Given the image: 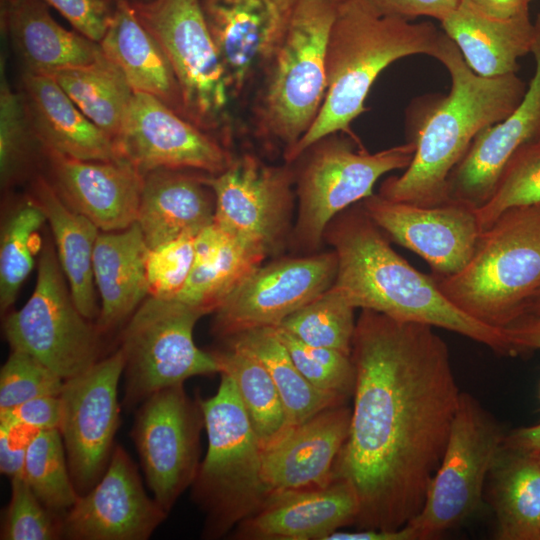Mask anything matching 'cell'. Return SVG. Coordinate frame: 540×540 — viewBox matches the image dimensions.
<instances>
[{"label": "cell", "mask_w": 540, "mask_h": 540, "mask_svg": "<svg viewBox=\"0 0 540 540\" xmlns=\"http://www.w3.org/2000/svg\"><path fill=\"white\" fill-rule=\"evenodd\" d=\"M361 310L349 434L335 477L358 495L360 529L396 530L424 505L461 392L434 327Z\"/></svg>", "instance_id": "cell-1"}, {"label": "cell", "mask_w": 540, "mask_h": 540, "mask_svg": "<svg viewBox=\"0 0 540 540\" xmlns=\"http://www.w3.org/2000/svg\"><path fill=\"white\" fill-rule=\"evenodd\" d=\"M323 239L337 255L334 286L355 308L443 328L499 354L514 355L501 329L460 310L441 292L432 275L418 271L401 257L360 202L336 215Z\"/></svg>", "instance_id": "cell-2"}, {"label": "cell", "mask_w": 540, "mask_h": 540, "mask_svg": "<svg viewBox=\"0 0 540 540\" xmlns=\"http://www.w3.org/2000/svg\"><path fill=\"white\" fill-rule=\"evenodd\" d=\"M434 58L449 72L450 92L431 101L417 122L408 167L382 182L378 193L389 200L420 206L448 201V177L474 138L508 116L527 90L516 73L497 77L475 73L445 33Z\"/></svg>", "instance_id": "cell-3"}, {"label": "cell", "mask_w": 540, "mask_h": 540, "mask_svg": "<svg viewBox=\"0 0 540 540\" xmlns=\"http://www.w3.org/2000/svg\"><path fill=\"white\" fill-rule=\"evenodd\" d=\"M443 36L430 21L383 16L365 0H340L327 43L323 105L311 128L284 154L285 162L293 163L328 135L356 136L351 124L366 111L365 101L381 72L411 55L434 57Z\"/></svg>", "instance_id": "cell-4"}, {"label": "cell", "mask_w": 540, "mask_h": 540, "mask_svg": "<svg viewBox=\"0 0 540 540\" xmlns=\"http://www.w3.org/2000/svg\"><path fill=\"white\" fill-rule=\"evenodd\" d=\"M431 275L467 315L494 328L507 327L540 289V204L506 210L482 231L460 271Z\"/></svg>", "instance_id": "cell-5"}, {"label": "cell", "mask_w": 540, "mask_h": 540, "mask_svg": "<svg viewBox=\"0 0 540 540\" xmlns=\"http://www.w3.org/2000/svg\"><path fill=\"white\" fill-rule=\"evenodd\" d=\"M220 375L216 393L198 399L208 447L191 485L205 513L203 536L210 539L225 535L269 497L262 473L263 445L232 378Z\"/></svg>", "instance_id": "cell-6"}, {"label": "cell", "mask_w": 540, "mask_h": 540, "mask_svg": "<svg viewBox=\"0 0 540 540\" xmlns=\"http://www.w3.org/2000/svg\"><path fill=\"white\" fill-rule=\"evenodd\" d=\"M338 0H299L288 31L265 69L256 101L261 137L289 152L315 122L327 90L326 54Z\"/></svg>", "instance_id": "cell-7"}, {"label": "cell", "mask_w": 540, "mask_h": 540, "mask_svg": "<svg viewBox=\"0 0 540 540\" xmlns=\"http://www.w3.org/2000/svg\"><path fill=\"white\" fill-rule=\"evenodd\" d=\"M414 152L409 141L370 153L357 136L345 133L312 144L295 160L297 210L289 245L304 255L319 252L330 221L371 196L383 175L406 169Z\"/></svg>", "instance_id": "cell-8"}, {"label": "cell", "mask_w": 540, "mask_h": 540, "mask_svg": "<svg viewBox=\"0 0 540 540\" xmlns=\"http://www.w3.org/2000/svg\"><path fill=\"white\" fill-rule=\"evenodd\" d=\"M203 315L175 298L148 295L139 305L125 324L119 348L127 409L191 377L220 373L214 354L197 347L193 339L195 324Z\"/></svg>", "instance_id": "cell-9"}, {"label": "cell", "mask_w": 540, "mask_h": 540, "mask_svg": "<svg viewBox=\"0 0 540 540\" xmlns=\"http://www.w3.org/2000/svg\"><path fill=\"white\" fill-rule=\"evenodd\" d=\"M131 5L172 66L185 118L215 136L228 130L233 98L201 1L152 0Z\"/></svg>", "instance_id": "cell-10"}, {"label": "cell", "mask_w": 540, "mask_h": 540, "mask_svg": "<svg viewBox=\"0 0 540 540\" xmlns=\"http://www.w3.org/2000/svg\"><path fill=\"white\" fill-rule=\"evenodd\" d=\"M91 322L76 306L56 249L48 242L38 255L30 298L5 317L3 332L11 350L32 355L65 381L100 360L102 333Z\"/></svg>", "instance_id": "cell-11"}, {"label": "cell", "mask_w": 540, "mask_h": 540, "mask_svg": "<svg viewBox=\"0 0 540 540\" xmlns=\"http://www.w3.org/2000/svg\"><path fill=\"white\" fill-rule=\"evenodd\" d=\"M505 435L470 394L461 392L448 442L421 511L407 524L416 540L432 539L478 508Z\"/></svg>", "instance_id": "cell-12"}, {"label": "cell", "mask_w": 540, "mask_h": 540, "mask_svg": "<svg viewBox=\"0 0 540 540\" xmlns=\"http://www.w3.org/2000/svg\"><path fill=\"white\" fill-rule=\"evenodd\" d=\"M215 197L214 223L232 236L278 255L289 244L296 201L293 163L271 165L234 156L221 173L205 175Z\"/></svg>", "instance_id": "cell-13"}, {"label": "cell", "mask_w": 540, "mask_h": 540, "mask_svg": "<svg viewBox=\"0 0 540 540\" xmlns=\"http://www.w3.org/2000/svg\"><path fill=\"white\" fill-rule=\"evenodd\" d=\"M202 427L199 400L183 385L157 391L136 412L131 437L147 485L167 513L197 475Z\"/></svg>", "instance_id": "cell-14"}, {"label": "cell", "mask_w": 540, "mask_h": 540, "mask_svg": "<svg viewBox=\"0 0 540 540\" xmlns=\"http://www.w3.org/2000/svg\"><path fill=\"white\" fill-rule=\"evenodd\" d=\"M337 268L333 249L261 264L215 310L213 333L225 340L256 328L278 327L329 289Z\"/></svg>", "instance_id": "cell-15"}, {"label": "cell", "mask_w": 540, "mask_h": 540, "mask_svg": "<svg viewBox=\"0 0 540 540\" xmlns=\"http://www.w3.org/2000/svg\"><path fill=\"white\" fill-rule=\"evenodd\" d=\"M123 368V355L118 349L64 381L59 432L79 496L101 478L115 448L114 438L120 424L118 385Z\"/></svg>", "instance_id": "cell-16"}, {"label": "cell", "mask_w": 540, "mask_h": 540, "mask_svg": "<svg viewBox=\"0 0 540 540\" xmlns=\"http://www.w3.org/2000/svg\"><path fill=\"white\" fill-rule=\"evenodd\" d=\"M114 143L119 158L142 176L157 169L215 175L234 157L217 136L144 93H134Z\"/></svg>", "instance_id": "cell-17"}, {"label": "cell", "mask_w": 540, "mask_h": 540, "mask_svg": "<svg viewBox=\"0 0 540 540\" xmlns=\"http://www.w3.org/2000/svg\"><path fill=\"white\" fill-rule=\"evenodd\" d=\"M360 203L384 233L423 258L438 276L460 271L483 231L477 209L458 200L420 206L373 193Z\"/></svg>", "instance_id": "cell-18"}, {"label": "cell", "mask_w": 540, "mask_h": 540, "mask_svg": "<svg viewBox=\"0 0 540 540\" xmlns=\"http://www.w3.org/2000/svg\"><path fill=\"white\" fill-rule=\"evenodd\" d=\"M167 514L147 495L137 466L117 445L101 478L65 513L64 538L146 540Z\"/></svg>", "instance_id": "cell-19"}, {"label": "cell", "mask_w": 540, "mask_h": 540, "mask_svg": "<svg viewBox=\"0 0 540 540\" xmlns=\"http://www.w3.org/2000/svg\"><path fill=\"white\" fill-rule=\"evenodd\" d=\"M232 98L264 73L299 0H200Z\"/></svg>", "instance_id": "cell-20"}, {"label": "cell", "mask_w": 540, "mask_h": 540, "mask_svg": "<svg viewBox=\"0 0 540 540\" xmlns=\"http://www.w3.org/2000/svg\"><path fill=\"white\" fill-rule=\"evenodd\" d=\"M532 55L535 71L519 105L503 120L483 129L448 177L449 200L476 209L492 196L511 156L524 144L540 138V13L535 21Z\"/></svg>", "instance_id": "cell-21"}, {"label": "cell", "mask_w": 540, "mask_h": 540, "mask_svg": "<svg viewBox=\"0 0 540 540\" xmlns=\"http://www.w3.org/2000/svg\"><path fill=\"white\" fill-rule=\"evenodd\" d=\"M48 176L64 202L102 232L136 222L143 176L125 161H88L42 148Z\"/></svg>", "instance_id": "cell-22"}, {"label": "cell", "mask_w": 540, "mask_h": 540, "mask_svg": "<svg viewBox=\"0 0 540 540\" xmlns=\"http://www.w3.org/2000/svg\"><path fill=\"white\" fill-rule=\"evenodd\" d=\"M351 408H326L288 427L263 450L262 473L269 495L329 484L349 434Z\"/></svg>", "instance_id": "cell-23"}, {"label": "cell", "mask_w": 540, "mask_h": 540, "mask_svg": "<svg viewBox=\"0 0 540 540\" xmlns=\"http://www.w3.org/2000/svg\"><path fill=\"white\" fill-rule=\"evenodd\" d=\"M360 502L354 487L335 477L321 487L269 495L236 527V538L250 540H325L356 523Z\"/></svg>", "instance_id": "cell-24"}, {"label": "cell", "mask_w": 540, "mask_h": 540, "mask_svg": "<svg viewBox=\"0 0 540 540\" xmlns=\"http://www.w3.org/2000/svg\"><path fill=\"white\" fill-rule=\"evenodd\" d=\"M205 173L157 169L143 176L136 223L149 248L184 234H197L214 221L215 197Z\"/></svg>", "instance_id": "cell-25"}, {"label": "cell", "mask_w": 540, "mask_h": 540, "mask_svg": "<svg viewBox=\"0 0 540 540\" xmlns=\"http://www.w3.org/2000/svg\"><path fill=\"white\" fill-rule=\"evenodd\" d=\"M48 6L43 0L1 2V28L23 72L49 75L92 64L104 55L98 42L55 21Z\"/></svg>", "instance_id": "cell-26"}, {"label": "cell", "mask_w": 540, "mask_h": 540, "mask_svg": "<svg viewBox=\"0 0 540 540\" xmlns=\"http://www.w3.org/2000/svg\"><path fill=\"white\" fill-rule=\"evenodd\" d=\"M20 91L43 149L88 161H120L113 139L48 75L22 72Z\"/></svg>", "instance_id": "cell-27"}, {"label": "cell", "mask_w": 540, "mask_h": 540, "mask_svg": "<svg viewBox=\"0 0 540 540\" xmlns=\"http://www.w3.org/2000/svg\"><path fill=\"white\" fill-rule=\"evenodd\" d=\"M440 23L468 66L484 77L516 73L518 60L532 52L535 25L529 13L497 18L482 12L470 0H460Z\"/></svg>", "instance_id": "cell-28"}, {"label": "cell", "mask_w": 540, "mask_h": 540, "mask_svg": "<svg viewBox=\"0 0 540 540\" xmlns=\"http://www.w3.org/2000/svg\"><path fill=\"white\" fill-rule=\"evenodd\" d=\"M148 250L136 222L121 231H100L93 252V274L101 299L96 325L102 334L127 322L148 296Z\"/></svg>", "instance_id": "cell-29"}, {"label": "cell", "mask_w": 540, "mask_h": 540, "mask_svg": "<svg viewBox=\"0 0 540 540\" xmlns=\"http://www.w3.org/2000/svg\"><path fill=\"white\" fill-rule=\"evenodd\" d=\"M99 44L103 54L122 71L134 93L151 95L185 117L172 66L130 2L117 0L113 19Z\"/></svg>", "instance_id": "cell-30"}, {"label": "cell", "mask_w": 540, "mask_h": 540, "mask_svg": "<svg viewBox=\"0 0 540 540\" xmlns=\"http://www.w3.org/2000/svg\"><path fill=\"white\" fill-rule=\"evenodd\" d=\"M267 255L241 241L216 223L200 230L194 241V261L188 279L175 299L214 313Z\"/></svg>", "instance_id": "cell-31"}, {"label": "cell", "mask_w": 540, "mask_h": 540, "mask_svg": "<svg viewBox=\"0 0 540 540\" xmlns=\"http://www.w3.org/2000/svg\"><path fill=\"white\" fill-rule=\"evenodd\" d=\"M30 195L42 208L55 242L56 253L74 302L89 320H97L93 252L100 230L69 207L46 176L35 175Z\"/></svg>", "instance_id": "cell-32"}, {"label": "cell", "mask_w": 540, "mask_h": 540, "mask_svg": "<svg viewBox=\"0 0 540 540\" xmlns=\"http://www.w3.org/2000/svg\"><path fill=\"white\" fill-rule=\"evenodd\" d=\"M498 540H540V462L502 447L492 469Z\"/></svg>", "instance_id": "cell-33"}, {"label": "cell", "mask_w": 540, "mask_h": 540, "mask_svg": "<svg viewBox=\"0 0 540 540\" xmlns=\"http://www.w3.org/2000/svg\"><path fill=\"white\" fill-rule=\"evenodd\" d=\"M259 359L272 377L282 399L288 427L343 401L310 384L292 360L274 327L244 331L224 340Z\"/></svg>", "instance_id": "cell-34"}, {"label": "cell", "mask_w": 540, "mask_h": 540, "mask_svg": "<svg viewBox=\"0 0 540 540\" xmlns=\"http://www.w3.org/2000/svg\"><path fill=\"white\" fill-rule=\"evenodd\" d=\"M76 106L113 141L119 135L134 91L105 55L92 64L49 74Z\"/></svg>", "instance_id": "cell-35"}, {"label": "cell", "mask_w": 540, "mask_h": 540, "mask_svg": "<svg viewBox=\"0 0 540 540\" xmlns=\"http://www.w3.org/2000/svg\"><path fill=\"white\" fill-rule=\"evenodd\" d=\"M212 353L219 364L220 373L232 378L265 448L288 428L285 408L272 377L259 359L235 345L226 343L224 348Z\"/></svg>", "instance_id": "cell-36"}, {"label": "cell", "mask_w": 540, "mask_h": 540, "mask_svg": "<svg viewBox=\"0 0 540 540\" xmlns=\"http://www.w3.org/2000/svg\"><path fill=\"white\" fill-rule=\"evenodd\" d=\"M47 222L35 199L17 201L5 216L0 235V309L8 310L34 267L40 248L39 230Z\"/></svg>", "instance_id": "cell-37"}, {"label": "cell", "mask_w": 540, "mask_h": 540, "mask_svg": "<svg viewBox=\"0 0 540 540\" xmlns=\"http://www.w3.org/2000/svg\"><path fill=\"white\" fill-rule=\"evenodd\" d=\"M356 308L334 284L288 316L277 328L300 341L351 355Z\"/></svg>", "instance_id": "cell-38"}, {"label": "cell", "mask_w": 540, "mask_h": 540, "mask_svg": "<svg viewBox=\"0 0 540 540\" xmlns=\"http://www.w3.org/2000/svg\"><path fill=\"white\" fill-rule=\"evenodd\" d=\"M42 146L33 130L20 89H14L1 66L0 181L3 189L27 179Z\"/></svg>", "instance_id": "cell-39"}, {"label": "cell", "mask_w": 540, "mask_h": 540, "mask_svg": "<svg viewBox=\"0 0 540 540\" xmlns=\"http://www.w3.org/2000/svg\"><path fill=\"white\" fill-rule=\"evenodd\" d=\"M23 478L49 509L65 514L79 495L59 429L36 431L27 444Z\"/></svg>", "instance_id": "cell-40"}, {"label": "cell", "mask_w": 540, "mask_h": 540, "mask_svg": "<svg viewBox=\"0 0 540 540\" xmlns=\"http://www.w3.org/2000/svg\"><path fill=\"white\" fill-rule=\"evenodd\" d=\"M540 204V138L521 146L505 165L490 199L477 208L482 230L506 210Z\"/></svg>", "instance_id": "cell-41"}, {"label": "cell", "mask_w": 540, "mask_h": 540, "mask_svg": "<svg viewBox=\"0 0 540 540\" xmlns=\"http://www.w3.org/2000/svg\"><path fill=\"white\" fill-rule=\"evenodd\" d=\"M276 330L296 367L310 384L343 402L353 395L356 372L351 355L311 346L280 328Z\"/></svg>", "instance_id": "cell-42"}, {"label": "cell", "mask_w": 540, "mask_h": 540, "mask_svg": "<svg viewBox=\"0 0 540 540\" xmlns=\"http://www.w3.org/2000/svg\"><path fill=\"white\" fill-rule=\"evenodd\" d=\"M64 538V515L46 507L23 476L11 479V497L2 518L1 540Z\"/></svg>", "instance_id": "cell-43"}, {"label": "cell", "mask_w": 540, "mask_h": 540, "mask_svg": "<svg viewBox=\"0 0 540 540\" xmlns=\"http://www.w3.org/2000/svg\"><path fill=\"white\" fill-rule=\"evenodd\" d=\"M64 380L32 355L11 350L0 371V413L45 395H60Z\"/></svg>", "instance_id": "cell-44"}, {"label": "cell", "mask_w": 540, "mask_h": 540, "mask_svg": "<svg viewBox=\"0 0 540 540\" xmlns=\"http://www.w3.org/2000/svg\"><path fill=\"white\" fill-rule=\"evenodd\" d=\"M195 234L149 248L146 257L148 295L173 299L184 287L194 261Z\"/></svg>", "instance_id": "cell-45"}, {"label": "cell", "mask_w": 540, "mask_h": 540, "mask_svg": "<svg viewBox=\"0 0 540 540\" xmlns=\"http://www.w3.org/2000/svg\"><path fill=\"white\" fill-rule=\"evenodd\" d=\"M76 30L100 42L115 14L117 0H43Z\"/></svg>", "instance_id": "cell-46"}, {"label": "cell", "mask_w": 540, "mask_h": 540, "mask_svg": "<svg viewBox=\"0 0 540 540\" xmlns=\"http://www.w3.org/2000/svg\"><path fill=\"white\" fill-rule=\"evenodd\" d=\"M61 418L60 395L36 397L0 413V422L15 428H30L35 431L59 429Z\"/></svg>", "instance_id": "cell-47"}, {"label": "cell", "mask_w": 540, "mask_h": 540, "mask_svg": "<svg viewBox=\"0 0 540 540\" xmlns=\"http://www.w3.org/2000/svg\"><path fill=\"white\" fill-rule=\"evenodd\" d=\"M377 13L412 21L418 17L433 18L441 22L459 4L460 0H365Z\"/></svg>", "instance_id": "cell-48"}, {"label": "cell", "mask_w": 540, "mask_h": 540, "mask_svg": "<svg viewBox=\"0 0 540 540\" xmlns=\"http://www.w3.org/2000/svg\"><path fill=\"white\" fill-rule=\"evenodd\" d=\"M17 428L0 422V471L10 477L23 476L26 449L29 440H15Z\"/></svg>", "instance_id": "cell-49"}, {"label": "cell", "mask_w": 540, "mask_h": 540, "mask_svg": "<svg viewBox=\"0 0 540 540\" xmlns=\"http://www.w3.org/2000/svg\"><path fill=\"white\" fill-rule=\"evenodd\" d=\"M501 330L514 354L540 349V315H524Z\"/></svg>", "instance_id": "cell-50"}, {"label": "cell", "mask_w": 540, "mask_h": 540, "mask_svg": "<svg viewBox=\"0 0 540 540\" xmlns=\"http://www.w3.org/2000/svg\"><path fill=\"white\" fill-rule=\"evenodd\" d=\"M325 540H416L413 529L409 525L396 530L360 529L358 531L337 530Z\"/></svg>", "instance_id": "cell-51"}, {"label": "cell", "mask_w": 540, "mask_h": 540, "mask_svg": "<svg viewBox=\"0 0 540 540\" xmlns=\"http://www.w3.org/2000/svg\"><path fill=\"white\" fill-rule=\"evenodd\" d=\"M482 12L497 18H513L529 13L531 0H470Z\"/></svg>", "instance_id": "cell-52"}, {"label": "cell", "mask_w": 540, "mask_h": 540, "mask_svg": "<svg viewBox=\"0 0 540 540\" xmlns=\"http://www.w3.org/2000/svg\"><path fill=\"white\" fill-rule=\"evenodd\" d=\"M503 447L523 453L540 450V423L516 429L505 435Z\"/></svg>", "instance_id": "cell-53"}, {"label": "cell", "mask_w": 540, "mask_h": 540, "mask_svg": "<svg viewBox=\"0 0 540 540\" xmlns=\"http://www.w3.org/2000/svg\"><path fill=\"white\" fill-rule=\"evenodd\" d=\"M524 315H540V289L528 302L522 316Z\"/></svg>", "instance_id": "cell-54"}, {"label": "cell", "mask_w": 540, "mask_h": 540, "mask_svg": "<svg viewBox=\"0 0 540 540\" xmlns=\"http://www.w3.org/2000/svg\"><path fill=\"white\" fill-rule=\"evenodd\" d=\"M530 454H531L537 461L540 462V450L530 452Z\"/></svg>", "instance_id": "cell-55"}, {"label": "cell", "mask_w": 540, "mask_h": 540, "mask_svg": "<svg viewBox=\"0 0 540 540\" xmlns=\"http://www.w3.org/2000/svg\"><path fill=\"white\" fill-rule=\"evenodd\" d=\"M126 1L134 4V3H147V2H150L152 0H126Z\"/></svg>", "instance_id": "cell-56"}, {"label": "cell", "mask_w": 540, "mask_h": 540, "mask_svg": "<svg viewBox=\"0 0 540 540\" xmlns=\"http://www.w3.org/2000/svg\"><path fill=\"white\" fill-rule=\"evenodd\" d=\"M8 1V0H1V2Z\"/></svg>", "instance_id": "cell-57"}, {"label": "cell", "mask_w": 540, "mask_h": 540, "mask_svg": "<svg viewBox=\"0 0 540 540\" xmlns=\"http://www.w3.org/2000/svg\"><path fill=\"white\" fill-rule=\"evenodd\" d=\"M338 1H340V0H338Z\"/></svg>", "instance_id": "cell-58"}]
</instances>
